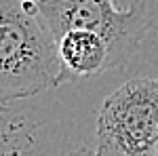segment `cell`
<instances>
[{
    "label": "cell",
    "instance_id": "3",
    "mask_svg": "<svg viewBox=\"0 0 158 156\" xmlns=\"http://www.w3.org/2000/svg\"><path fill=\"white\" fill-rule=\"evenodd\" d=\"M36 4L57 38L72 27L101 34L110 47V70L131 61L150 27L143 0H135L129 9H118L114 0H40Z\"/></svg>",
    "mask_w": 158,
    "mask_h": 156
},
{
    "label": "cell",
    "instance_id": "5",
    "mask_svg": "<svg viewBox=\"0 0 158 156\" xmlns=\"http://www.w3.org/2000/svg\"><path fill=\"white\" fill-rule=\"evenodd\" d=\"M34 2H40V0H34Z\"/></svg>",
    "mask_w": 158,
    "mask_h": 156
},
{
    "label": "cell",
    "instance_id": "2",
    "mask_svg": "<svg viewBox=\"0 0 158 156\" xmlns=\"http://www.w3.org/2000/svg\"><path fill=\"white\" fill-rule=\"evenodd\" d=\"M95 154L158 156V78H131L114 89L97 114Z\"/></svg>",
    "mask_w": 158,
    "mask_h": 156
},
{
    "label": "cell",
    "instance_id": "1",
    "mask_svg": "<svg viewBox=\"0 0 158 156\" xmlns=\"http://www.w3.org/2000/svg\"><path fill=\"white\" fill-rule=\"evenodd\" d=\"M65 82L57 36L34 0H0V103Z\"/></svg>",
    "mask_w": 158,
    "mask_h": 156
},
{
    "label": "cell",
    "instance_id": "4",
    "mask_svg": "<svg viewBox=\"0 0 158 156\" xmlns=\"http://www.w3.org/2000/svg\"><path fill=\"white\" fill-rule=\"evenodd\" d=\"M59 59L65 82L72 78H91L110 70V47L106 38L85 27H72L57 38Z\"/></svg>",
    "mask_w": 158,
    "mask_h": 156
}]
</instances>
